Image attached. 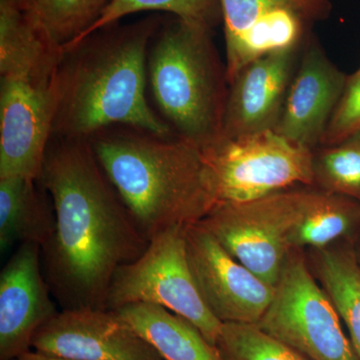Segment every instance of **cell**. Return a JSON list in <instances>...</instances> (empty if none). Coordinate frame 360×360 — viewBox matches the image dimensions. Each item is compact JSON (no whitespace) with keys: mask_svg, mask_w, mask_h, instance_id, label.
<instances>
[{"mask_svg":"<svg viewBox=\"0 0 360 360\" xmlns=\"http://www.w3.org/2000/svg\"><path fill=\"white\" fill-rule=\"evenodd\" d=\"M39 181L51 195L54 236L42 270L61 309H108L116 270L148 245L99 165L89 141L52 139Z\"/></svg>","mask_w":360,"mask_h":360,"instance_id":"obj_1","label":"cell"},{"mask_svg":"<svg viewBox=\"0 0 360 360\" xmlns=\"http://www.w3.org/2000/svg\"><path fill=\"white\" fill-rule=\"evenodd\" d=\"M161 25L158 16L115 23L63 51L52 84V139L89 141L115 127L177 135L146 97L149 47Z\"/></svg>","mask_w":360,"mask_h":360,"instance_id":"obj_2","label":"cell"},{"mask_svg":"<svg viewBox=\"0 0 360 360\" xmlns=\"http://www.w3.org/2000/svg\"><path fill=\"white\" fill-rule=\"evenodd\" d=\"M89 141L148 243L170 227L198 224L217 205L212 174L198 144L130 127L103 130Z\"/></svg>","mask_w":360,"mask_h":360,"instance_id":"obj_3","label":"cell"},{"mask_svg":"<svg viewBox=\"0 0 360 360\" xmlns=\"http://www.w3.org/2000/svg\"><path fill=\"white\" fill-rule=\"evenodd\" d=\"M212 28L176 18L161 25L148 56V82L175 134L202 148L219 139L227 90Z\"/></svg>","mask_w":360,"mask_h":360,"instance_id":"obj_4","label":"cell"},{"mask_svg":"<svg viewBox=\"0 0 360 360\" xmlns=\"http://www.w3.org/2000/svg\"><path fill=\"white\" fill-rule=\"evenodd\" d=\"M201 150L212 174L217 205L314 184V151L274 130L233 139L219 136Z\"/></svg>","mask_w":360,"mask_h":360,"instance_id":"obj_5","label":"cell"},{"mask_svg":"<svg viewBox=\"0 0 360 360\" xmlns=\"http://www.w3.org/2000/svg\"><path fill=\"white\" fill-rule=\"evenodd\" d=\"M187 229L177 225L161 232L141 257L116 270L106 309L139 302L160 305L193 322L217 347L222 322L206 307L194 281L187 257Z\"/></svg>","mask_w":360,"mask_h":360,"instance_id":"obj_6","label":"cell"},{"mask_svg":"<svg viewBox=\"0 0 360 360\" xmlns=\"http://www.w3.org/2000/svg\"><path fill=\"white\" fill-rule=\"evenodd\" d=\"M257 326L309 360H360L328 293L293 250Z\"/></svg>","mask_w":360,"mask_h":360,"instance_id":"obj_7","label":"cell"},{"mask_svg":"<svg viewBox=\"0 0 360 360\" xmlns=\"http://www.w3.org/2000/svg\"><path fill=\"white\" fill-rule=\"evenodd\" d=\"M307 193V188H290L245 202L219 203L198 224L232 257L276 286L291 251L288 238Z\"/></svg>","mask_w":360,"mask_h":360,"instance_id":"obj_8","label":"cell"},{"mask_svg":"<svg viewBox=\"0 0 360 360\" xmlns=\"http://www.w3.org/2000/svg\"><path fill=\"white\" fill-rule=\"evenodd\" d=\"M227 82L251 61L300 44L304 23L326 18L329 4L314 0H219Z\"/></svg>","mask_w":360,"mask_h":360,"instance_id":"obj_9","label":"cell"},{"mask_svg":"<svg viewBox=\"0 0 360 360\" xmlns=\"http://www.w3.org/2000/svg\"><path fill=\"white\" fill-rule=\"evenodd\" d=\"M189 266L206 307L222 323L257 324L276 286L232 257L200 224L187 229Z\"/></svg>","mask_w":360,"mask_h":360,"instance_id":"obj_10","label":"cell"},{"mask_svg":"<svg viewBox=\"0 0 360 360\" xmlns=\"http://www.w3.org/2000/svg\"><path fill=\"white\" fill-rule=\"evenodd\" d=\"M52 84L20 78L0 80V179H39L52 141Z\"/></svg>","mask_w":360,"mask_h":360,"instance_id":"obj_11","label":"cell"},{"mask_svg":"<svg viewBox=\"0 0 360 360\" xmlns=\"http://www.w3.org/2000/svg\"><path fill=\"white\" fill-rule=\"evenodd\" d=\"M32 347L75 360H165L110 309H61L37 330Z\"/></svg>","mask_w":360,"mask_h":360,"instance_id":"obj_12","label":"cell"},{"mask_svg":"<svg viewBox=\"0 0 360 360\" xmlns=\"http://www.w3.org/2000/svg\"><path fill=\"white\" fill-rule=\"evenodd\" d=\"M45 279L41 246L18 245L0 274V360L30 352L33 336L58 314Z\"/></svg>","mask_w":360,"mask_h":360,"instance_id":"obj_13","label":"cell"},{"mask_svg":"<svg viewBox=\"0 0 360 360\" xmlns=\"http://www.w3.org/2000/svg\"><path fill=\"white\" fill-rule=\"evenodd\" d=\"M297 47L251 61L229 82L220 136L274 130L295 75Z\"/></svg>","mask_w":360,"mask_h":360,"instance_id":"obj_14","label":"cell"},{"mask_svg":"<svg viewBox=\"0 0 360 360\" xmlns=\"http://www.w3.org/2000/svg\"><path fill=\"white\" fill-rule=\"evenodd\" d=\"M274 131L314 151L321 144L347 77L317 44L303 52Z\"/></svg>","mask_w":360,"mask_h":360,"instance_id":"obj_15","label":"cell"},{"mask_svg":"<svg viewBox=\"0 0 360 360\" xmlns=\"http://www.w3.org/2000/svg\"><path fill=\"white\" fill-rule=\"evenodd\" d=\"M63 56L25 0H0V77L51 84Z\"/></svg>","mask_w":360,"mask_h":360,"instance_id":"obj_16","label":"cell"},{"mask_svg":"<svg viewBox=\"0 0 360 360\" xmlns=\"http://www.w3.org/2000/svg\"><path fill=\"white\" fill-rule=\"evenodd\" d=\"M56 212L51 195L39 179H0V250L35 243L44 246L54 236Z\"/></svg>","mask_w":360,"mask_h":360,"instance_id":"obj_17","label":"cell"},{"mask_svg":"<svg viewBox=\"0 0 360 360\" xmlns=\"http://www.w3.org/2000/svg\"><path fill=\"white\" fill-rule=\"evenodd\" d=\"M165 360H224L195 326L153 303H130L115 310Z\"/></svg>","mask_w":360,"mask_h":360,"instance_id":"obj_18","label":"cell"},{"mask_svg":"<svg viewBox=\"0 0 360 360\" xmlns=\"http://www.w3.org/2000/svg\"><path fill=\"white\" fill-rule=\"evenodd\" d=\"M360 224V202L328 193L307 188L300 219L288 238L291 250L303 248L322 250L347 236Z\"/></svg>","mask_w":360,"mask_h":360,"instance_id":"obj_19","label":"cell"},{"mask_svg":"<svg viewBox=\"0 0 360 360\" xmlns=\"http://www.w3.org/2000/svg\"><path fill=\"white\" fill-rule=\"evenodd\" d=\"M314 250L317 279L347 326L360 359V265L357 258L349 248Z\"/></svg>","mask_w":360,"mask_h":360,"instance_id":"obj_20","label":"cell"},{"mask_svg":"<svg viewBox=\"0 0 360 360\" xmlns=\"http://www.w3.org/2000/svg\"><path fill=\"white\" fill-rule=\"evenodd\" d=\"M142 11H165L174 14L179 20L210 28L222 18L219 0H111L89 28L63 49L75 46L94 32L115 25L125 16Z\"/></svg>","mask_w":360,"mask_h":360,"instance_id":"obj_21","label":"cell"},{"mask_svg":"<svg viewBox=\"0 0 360 360\" xmlns=\"http://www.w3.org/2000/svg\"><path fill=\"white\" fill-rule=\"evenodd\" d=\"M314 184L360 202V132L314 156Z\"/></svg>","mask_w":360,"mask_h":360,"instance_id":"obj_22","label":"cell"},{"mask_svg":"<svg viewBox=\"0 0 360 360\" xmlns=\"http://www.w3.org/2000/svg\"><path fill=\"white\" fill-rule=\"evenodd\" d=\"M217 348L224 360H309L257 324L222 323Z\"/></svg>","mask_w":360,"mask_h":360,"instance_id":"obj_23","label":"cell"},{"mask_svg":"<svg viewBox=\"0 0 360 360\" xmlns=\"http://www.w3.org/2000/svg\"><path fill=\"white\" fill-rule=\"evenodd\" d=\"M54 41L63 47L96 20L94 0H25Z\"/></svg>","mask_w":360,"mask_h":360,"instance_id":"obj_24","label":"cell"},{"mask_svg":"<svg viewBox=\"0 0 360 360\" xmlns=\"http://www.w3.org/2000/svg\"><path fill=\"white\" fill-rule=\"evenodd\" d=\"M360 132V66L347 77L345 89L323 139L322 146H333Z\"/></svg>","mask_w":360,"mask_h":360,"instance_id":"obj_25","label":"cell"},{"mask_svg":"<svg viewBox=\"0 0 360 360\" xmlns=\"http://www.w3.org/2000/svg\"><path fill=\"white\" fill-rule=\"evenodd\" d=\"M11 360H75L70 359H65V357L54 356V355H49L42 354V352H28L26 354L20 355V356L16 357V359Z\"/></svg>","mask_w":360,"mask_h":360,"instance_id":"obj_26","label":"cell"},{"mask_svg":"<svg viewBox=\"0 0 360 360\" xmlns=\"http://www.w3.org/2000/svg\"><path fill=\"white\" fill-rule=\"evenodd\" d=\"M110 1L111 0H94V11H96V18L97 16L99 15V13H101V11H103L104 7L108 6Z\"/></svg>","mask_w":360,"mask_h":360,"instance_id":"obj_27","label":"cell"},{"mask_svg":"<svg viewBox=\"0 0 360 360\" xmlns=\"http://www.w3.org/2000/svg\"><path fill=\"white\" fill-rule=\"evenodd\" d=\"M315 2H319V4H328V0H314Z\"/></svg>","mask_w":360,"mask_h":360,"instance_id":"obj_28","label":"cell"}]
</instances>
